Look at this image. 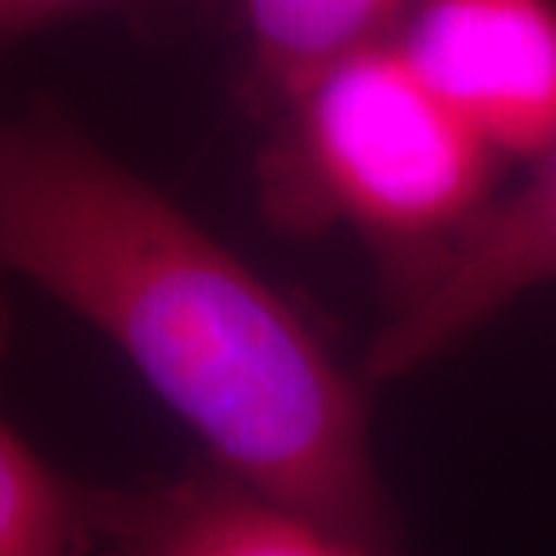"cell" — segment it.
Wrapping results in <instances>:
<instances>
[{"instance_id":"cell-1","label":"cell","mask_w":556,"mask_h":556,"mask_svg":"<svg viewBox=\"0 0 556 556\" xmlns=\"http://www.w3.org/2000/svg\"><path fill=\"white\" fill-rule=\"evenodd\" d=\"M15 278L113 340L214 466L369 556H402L362 376L43 94L0 113V293Z\"/></svg>"},{"instance_id":"cell-2","label":"cell","mask_w":556,"mask_h":556,"mask_svg":"<svg viewBox=\"0 0 556 556\" xmlns=\"http://www.w3.org/2000/svg\"><path fill=\"white\" fill-rule=\"evenodd\" d=\"M261 124V214L289 236L358 231L387 304L488 203L498 160L394 40L329 62Z\"/></svg>"},{"instance_id":"cell-3","label":"cell","mask_w":556,"mask_h":556,"mask_svg":"<svg viewBox=\"0 0 556 556\" xmlns=\"http://www.w3.org/2000/svg\"><path fill=\"white\" fill-rule=\"evenodd\" d=\"M556 278V141L514 195L488 199L387 304V321L362 354L358 376L387 383L419 372L514 304Z\"/></svg>"},{"instance_id":"cell-4","label":"cell","mask_w":556,"mask_h":556,"mask_svg":"<svg viewBox=\"0 0 556 556\" xmlns=\"http://www.w3.org/2000/svg\"><path fill=\"white\" fill-rule=\"evenodd\" d=\"M391 40L495 155L539 160L556 141L553 0H419Z\"/></svg>"},{"instance_id":"cell-5","label":"cell","mask_w":556,"mask_h":556,"mask_svg":"<svg viewBox=\"0 0 556 556\" xmlns=\"http://www.w3.org/2000/svg\"><path fill=\"white\" fill-rule=\"evenodd\" d=\"M94 556H369L214 463L138 484H91Z\"/></svg>"},{"instance_id":"cell-6","label":"cell","mask_w":556,"mask_h":556,"mask_svg":"<svg viewBox=\"0 0 556 556\" xmlns=\"http://www.w3.org/2000/svg\"><path fill=\"white\" fill-rule=\"evenodd\" d=\"M242 33L239 94L264 119L318 70L391 40L419 0H228Z\"/></svg>"},{"instance_id":"cell-7","label":"cell","mask_w":556,"mask_h":556,"mask_svg":"<svg viewBox=\"0 0 556 556\" xmlns=\"http://www.w3.org/2000/svg\"><path fill=\"white\" fill-rule=\"evenodd\" d=\"M8 343L11 296H0V365ZM87 492L0 416V556H94Z\"/></svg>"},{"instance_id":"cell-8","label":"cell","mask_w":556,"mask_h":556,"mask_svg":"<svg viewBox=\"0 0 556 556\" xmlns=\"http://www.w3.org/2000/svg\"><path fill=\"white\" fill-rule=\"evenodd\" d=\"M174 0H0V59L48 29L80 18L116 15L130 26H155Z\"/></svg>"}]
</instances>
